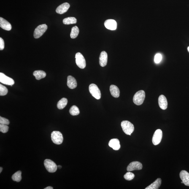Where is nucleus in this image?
I'll return each mask as SVG.
<instances>
[{
  "label": "nucleus",
  "instance_id": "obj_24",
  "mask_svg": "<svg viewBox=\"0 0 189 189\" xmlns=\"http://www.w3.org/2000/svg\"><path fill=\"white\" fill-rule=\"evenodd\" d=\"M79 33V30L77 26L73 27L71 29V37L72 39H75L77 38Z\"/></svg>",
  "mask_w": 189,
  "mask_h": 189
},
{
  "label": "nucleus",
  "instance_id": "obj_11",
  "mask_svg": "<svg viewBox=\"0 0 189 189\" xmlns=\"http://www.w3.org/2000/svg\"><path fill=\"white\" fill-rule=\"evenodd\" d=\"M104 26L108 29L115 30L117 28V24L115 20H108L104 22Z\"/></svg>",
  "mask_w": 189,
  "mask_h": 189
},
{
  "label": "nucleus",
  "instance_id": "obj_17",
  "mask_svg": "<svg viewBox=\"0 0 189 189\" xmlns=\"http://www.w3.org/2000/svg\"><path fill=\"white\" fill-rule=\"evenodd\" d=\"M67 85L68 87L71 89L76 88L77 83L76 79L71 76H68L67 77Z\"/></svg>",
  "mask_w": 189,
  "mask_h": 189
},
{
  "label": "nucleus",
  "instance_id": "obj_12",
  "mask_svg": "<svg viewBox=\"0 0 189 189\" xmlns=\"http://www.w3.org/2000/svg\"><path fill=\"white\" fill-rule=\"evenodd\" d=\"M158 104L160 108L165 110L167 108L168 103L165 96L162 95L158 98Z\"/></svg>",
  "mask_w": 189,
  "mask_h": 189
},
{
  "label": "nucleus",
  "instance_id": "obj_34",
  "mask_svg": "<svg viewBox=\"0 0 189 189\" xmlns=\"http://www.w3.org/2000/svg\"><path fill=\"white\" fill-rule=\"evenodd\" d=\"M3 170V168L1 167L0 168V173H1V172H2Z\"/></svg>",
  "mask_w": 189,
  "mask_h": 189
},
{
  "label": "nucleus",
  "instance_id": "obj_14",
  "mask_svg": "<svg viewBox=\"0 0 189 189\" xmlns=\"http://www.w3.org/2000/svg\"><path fill=\"white\" fill-rule=\"evenodd\" d=\"M69 4L67 3H65L59 6L57 8L56 12L57 13L63 14L66 12L69 9L70 7Z\"/></svg>",
  "mask_w": 189,
  "mask_h": 189
},
{
  "label": "nucleus",
  "instance_id": "obj_4",
  "mask_svg": "<svg viewBox=\"0 0 189 189\" xmlns=\"http://www.w3.org/2000/svg\"><path fill=\"white\" fill-rule=\"evenodd\" d=\"M89 91L93 97L97 100L101 98V94L100 90L98 86L94 84H91L89 86Z\"/></svg>",
  "mask_w": 189,
  "mask_h": 189
},
{
  "label": "nucleus",
  "instance_id": "obj_29",
  "mask_svg": "<svg viewBox=\"0 0 189 189\" xmlns=\"http://www.w3.org/2000/svg\"><path fill=\"white\" fill-rule=\"evenodd\" d=\"M9 127L7 125L0 124V131L3 133H6L8 131Z\"/></svg>",
  "mask_w": 189,
  "mask_h": 189
},
{
  "label": "nucleus",
  "instance_id": "obj_7",
  "mask_svg": "<svg viewBox=\"0 0 189 189\" xmlns=\"http://www.w3.org/2000/svg\"><path fill=\"white\" fill-rule=\"evenodd\" d=\"M75 61L77 66L81 69H84L86 67V61L85 58L81 53H77L75 55Z\"/></svg>",
  "mask_w": 189,
  "mask_h": 189
},
{
  "label": "nucleus",
  "instance_id": "obj_21",
  "mask_svg": "<svg viewBox=\"0 0 189 189\" xmlns=\"http://www.w3.org/2000/svg\"><path fill=\"white\" fill-rule=\"evenodd\" d=\"M33 75L36 80H38L44 78L46 76V74L44 71L41 70L35 71Z\"/></svg>",
  "mask_w": 189,
  "mask_h": 189
},
{
  "label": "nucleus",
  "instance_id": "obj_18",
  "mask_svg": "<svg viewBox=\"0 0 189 189\" xmlns=\"http://www.w3.org/2000/svg\"><path fill=\"white\" fill-rule=\"evenodd\" d=\"M109 145L110 147L112 148L115 150H118L120 147V141L117 139H111L109 141Z\"/></svg>",
  "mask_w": 189,
  "mask_h": 189
},
{
  "label": "nucleus",
  "instance_id": "obj_19",
  "mask_svg": "<svg viewBox=\"0 0 189 189\" xmlns=\"http://www.w3.org/2000/svg\"><path fill=\"white\" fill-rule=\"evenodd\" d=\"M111 95L113 97L115 98H118L120 95V91L118 87L116 86L112 85L110 87Z\"/></svg>",
  "mask_w": 189,
  "mask_h": 189
},
{
  "label": "nucleus",
  "instance_id": "obj_9",
  "mask_svg": "<svg viewBox=\"0 0 189 189\" xmlns=\"http://www.w3.org/2000/svg\"><path fill=\"white\" fill-rule=\"evenodd\" d=\"M0 82L5 85H11V86L15 84L13 79L6 76L2 73H0Z\"/></svg>",
  "mask_w": 189,
  "mask_h": 189
},
{
  "label": "nucleus",
  "instance_id": "obj_3",
  "mask_svg": "<svg viewBox=\"0 0 189 189\" xmlns=\"http://www.w3.org/2000/svg\"><path fill=\"white\" fill-rule=\"evenodd\" d=\"M51 139L54 143L60 145L63 142V138L62 134L58 131H54L51 133Z\"/></svg>",
  "mask_w": 189,
  "mask_h": 189
},
{
  "label": "nucleus",
  "instance_id": "obj_32",
  "mask_svg": "<svg viewBox=\"0 0 189 189\" xmlns=\"http://www.w3.org/2000/svg\"><path fill=\"white\" fill-rule=\"evenodd\" d=\"M4 42L1 38H0V50H3L4 48Z\"/></svg>",
  "mask_w": 189,
  "mask_h": 189
},
{
  "label": "nucleus",
  "instance_id": "obj_6",
  "mask_svg": "<svg viewBox=\"0 0 189 189\" xmlns=\"http://www.w3.org/2000/svg\"><path fill=\"white\" fill-rule=\"evenodd\" d=\"M48 27L46 24L39 25L34 30V36L35 38L38 39L43 35L47 29Z\"/></svg>",
  "mask_w": 189,
  "mask_h": 189
},
{
  "label": "nucleus",
  "instance_id": "obj_1",
  "mask_svg": "<svg viewBox=\"0 0 189 189\" xmlns=\"http://www.w3.org/2000/svg\"><path fill=\"white\" fill-rule=\"evenodd\" d=\"M121 125L124 132L127 135H131L134 131V125L128 120H124L122 121Z\"/></svg>",
  "mask_w": 189,
  "mask_h": 189
},
{
  "label": "nucleus",
  "instance_id": "obj_8",
  "mask_svg": "<svg viewBox=\"0 0 189 189\" xmlns=\"http://www.w3.org/2000/svg\"><path fill=\"white\" fill-rule=\"evenodd\" d=\"M163 137V132L161 130H156L154 133L152 138V143L154 145H157L159 144L161 141Z\"/></svg>",
  "mask_w": 189,
  "mask_h": 189
},
{
  "label": "nucleus",
  "instance_id": "obj_28",
  "mask_svg": "<svg viewBox=\"0 0 189 189\" xmlns=\"http://www.w3.org/2000/svg\"><path fill=\"white\" fill-rule=\"evenodd\" d=\"M124 178L127 180H131L134 178L135 175L133 173L128 172L124 175Z\"/></svg>",
  "mask_w": 189,
  "mask_h": 189
},
{
  "label": "nucleus",
  "instance_id": "obj_10",
  "mask_svg": "<svg viewBox=\"0 0 189 189\" xmlns=\"http://www.w3.org/2000/svg\"><path fill=\"white\" fill-rule=\"evenodd\" d=\"M143 166L139 162L133 161L130 163L127 168V170L128 172L134 170H139L142 169Z\"/></svg>",
  "mask_w": 189,
  "mask_h": 189
},
{
  "label": "nucleus",
  "instance_id": "obj_26",
  "mask_svg": "<svg viewBox=\"0 0 189 189\" xmlns=\"http://www.w3.org/2000/svg\"><path fill=\"white\" fill-rule=\"evenodd\" d=\"M69 112L71 115L77 116L80 114V110L77 106H73L70 109Z\"/></svg>",
  "mask_w": 189,
  "mask_h": 189
},
{
  "label": "nucleus",
  "instance_id": "obj_5",
  "mask_svg": "<svg viewBox=\"0 0 189 189\" xmlns=\"http://www.w3.org/2000/svg\"><path fill=\"white\" fill-rule=\"evenodd\" d=\"M44 164L46 169L48 172L53 173L56 171L58 166L56 163L52 160L48 159H45Z\"/></svg>",
  "mask_w": 189,
  "mask_h": 189
},
{
  "label": "nucleus",
  "instance_id": "obj_35",
  "mask_svg": "<svg viewBox=\"0 0 189 189\" xmlns=\"http://www.w3.org/2000/svg\"><path fill=\"white\" fill-rule=\"evenodd\" d=\"M58 167L59 168V169H60V168H61V166H60V165H58Z\"/></svg>",
  "mask_w": 189,
  "mask_h": 189
},
{
  "label": "nucleus",
  "instance_id": "obj_31",
  "mask_svg": "<svg viewBox=\"0 0 189 189\" xmlns=\"http://www.w3.org/2000/svg\"><path fill=\"white\" fill-rule=\"evenodd\" d=\"M0 123L1 124L8 125L9 124V120L3 117H0Z\"/></svg>",
  "mask_w": 189,
  "mask_h": 189
},
{
  "label": "nucleus",
  "instance_id": "obj_25",
  "mask_svg": "<svg viewBox=\"0 0 189 189\" xmlns=\"http://www.w3.org/2000/svg\"><path fill=\"white\" fill-rule=\"evenodd\" d=\"M12 178V180L15 182H20L22 180V172L20 171H18L13 175Z\"/></svg>",
  "mask_w": 189,
  "mask_h": 189
},
{
  "label": "nucleus",
  "instance_id": "obj_23",
  "mask_svg": "<svg viewBox=\"0 0 189 189\" xmlns=\"http://www.w3.org/2000/svg\"><path fill=\"white\" fill-rule=\"evenodd\" d=\"M63 23L65 25L75 24L77 23V20L73 17H69L65 18L63 20Z\"/></svg>",
  "mask_w": 189,
  "mask_h": 189
},
{
  "label": "nucleus",
  "instance_id": "obj_16",
  "mask_svg": "<svg viewBox=\"0 0 189 189\" xmlns=\"http://www.w3.org/2000/svg\"><path fill=\"white\" fill-rule=\"evenodd\" d=\"M0 26L6 31H10L12 29V26L10 23L1 17L0 18Z\"/></svg>",
  "mask_w": 189,
  "mask_h": 189
},
{
  "label": "nucleus",
  "instance_id": "obj_22",
  "mask_svg": "<svg viewBox=\"0 0 189 189\" xmlns=\"http://www.w3.org/2000/svg\"><path fill=\"white\" fill-rule=\"evenodd\" d=\"M68 100L66 98H63L58 102L57 104V108L59 109H63L67 105Z\"/></svg>",
  "mask_w": 189,
  "mask_h": 189
},
{
  "label": "nucleus",
  "instance_id": "obj_37",
  "mask_svg": "<svg viewBox=\"0 0 189 189\" xmlns=\"http://www.w3.org/2000/svg\"><path fill=\"white\" fill-rule=\"evenodd\" d=\"M181 183H182V184H184L183 182H181Z\"/></svg>",
  "mask_w": 189,
  "mask_h": 189
},
{
  "label": "nucleus",
  "instance_id": "obj_2",
  "mask_svg": "<svg viewBox=\"0 0 189 189\" xmlns=\"http://www.w3.org/2000/svg\"><path fill=\"white\" fill-rule=\"evenodd\" d=\"M145 98V92L143 90H140L137 92L133 96V102L137 105H141L143 103Z\"/></svg>",
  "mask_w": 189,
  "mask_h": 189
},
{
  "label": "nucleus",
  "instance_id": "obj_33",
  "mask_svg": "<svg viewBox=\"0 0 189 189\" xmlns=\"http://www.w3.org/2000/svg\"><path fill=\"white\" fill-rule=\"evenodd\" d=\"M44 189H53V188L51 186H48L46 187V188H44Z\"/></svg>",
  "mask_w": 189,
  "mask_h": 189
},
{
  "label": "nucleus",
  "instance_id": "obj_13",
  "mask_svg": "<svg viewBox=\"0 0 189 189\" xmlns=\"http://www.w3.org/2000/svg\"><path fill=\"white\" fill-rule=\"evenodd\" d=\"M181 180L183 182L184 185L189 186V174L185 170L181 171L180 174Z\"/></svg>",
  "mask_w": 189,
  "mask_h": 189
},
{
  "label": "nucleus",
  "instance_id": "obj_30",
  "mask_svg": "<svg viewBox=\"0 0 189 189\" xmlns=\"http://www.w3.org/2000/svg\"><path fill=\"white\" fill-rule=\"evenodd\" d=\"M162 59V56L161 54L158 53L155 55V59H154V61H155V63L158 64L161 61Z\"/></svg>",
  "mask_w": 189,
  "mask_h": 189
},
{
  "label": "nucleus",
  "instance_id": "obj_20",
  "mask_svg": "<svg viewBox=\"0 0 189 189\" xmlns=\"http://www.w3.org/2000/svg\"><path fill=\"white\" fill-rule=\"evenodd\" d=\"M161 180L160 178H158L155 180L153 183L145 189H158L159 188L161 185Z\"/></svg>",
  "mask_w": 189,
  "mask_h": 189
},
{
  "label": "nucleus",
  "instance_id": "obj_36",
  "mask_svg": "<svg viewBox=\"0 0 189 189\" xmlns=\"http://www.w3.org/2000/svg\"><path fill=\"white\" fill-rule=\"evenodd\" d=\"M187 50H188V52H189V46L188 47V48H187Z\"/></svg>",
  "mask_w": 189,
  "mask_h": 189
},
{
  "label": "nucleus",
  "instance_id": "obj_27",
  "mask_svg": "<svg viewBox=\"0 0 189 189\" xmlns=\"http://www.w3.org/2000/svg\"><path fill=\"white\" fill-rule=\"evenodd\" d=\"M8 89L4 86L0 84V95L1 96H5L7 94Z\"/></svg>",
  "mask_w": 189,
  "mask_h": 189
},
{
  "label": "nucleus",
  "instance_id": "obj_15",
  "mask_svg": "<svg viewBox=\"0 0 189 189\" xmlns=\"http://www.w3.org/2000/svg\"><path fill=\"white\" fill-rule=\"evenodd\" d=\"M108 54L105 51L101 52L99 58V63L101 67H104L107 65Z\"/></svg>",
  "mask_w": 189,
  "mask_h": 189
}]
</instances>
